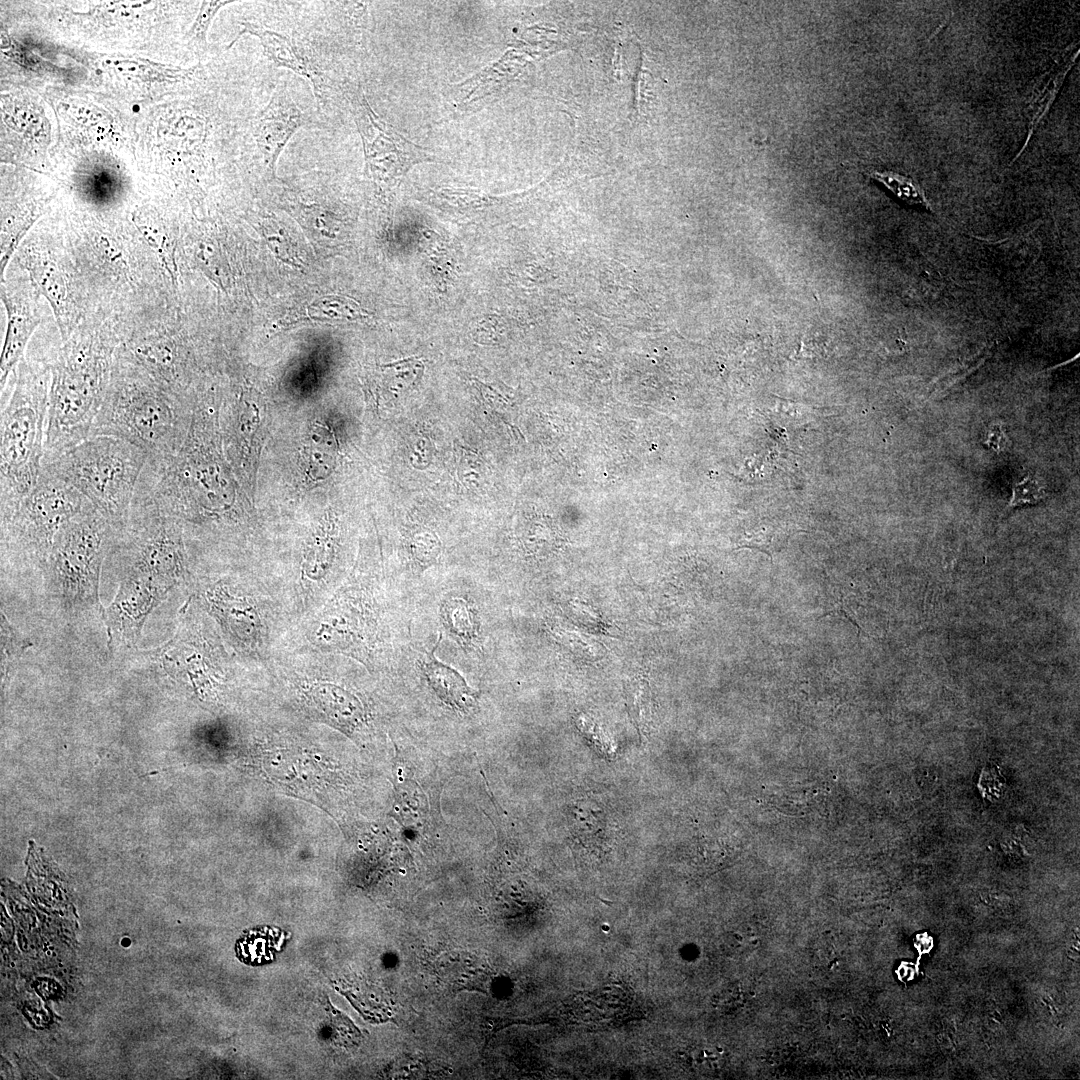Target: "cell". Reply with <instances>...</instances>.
Instances as JSON below:
<instances>
[{
  "instance_id": "1",
  "label": "cell",
  "mask_w": 1080,
  "mask_h": 1080,
  "mask_svg": "<svg viewBox=\"0 0 1080 1080\" xmlns=\"http://www.w3.org/2000/svg\"><path fill=\"white\" fill-rule=\"evenodd\" d=\"M64 343L50 366L43 465L90 437L110 381L105 345L92 338Z\"/></svg>"
},
{
  "instance_id": "2",
  "label": "cell",
  "mask_w": 1080,
  "mask_h": 1080,
  "mask_svg": "<svg viewBox=\"0 0 1080 1080\" xmlns=\"http://www.w3.org/2000/svg\"><path fill=\"white\" fill-rule=\"evenodd\" d=\"M1 409V517L11 513L40 476L51 380L50 367L22 359Z\"/></svg>"
},
{
  "instance_id": "3",
  "label": "cell",
  "mask_w": 1080,
  "mask_h": 1080,
  "mask_svg": "<svg viewBox=\"0 0 1080 1080\" xmlns=\"http://www.w3.org/2000/svg\"><path fill=\"white\" fill-rule=\"evenodd\" d=\"M179 417L167 389L120 357L90 437L125 439L146 451L148 458H161L182 444Z\"/></svg>"
},
{
  "instance_id": "4",
  "label": "cell",
  "mask_w": 1080,
  "mask_h": 1080,
  "mask_svg": "<svg viewBox=\"0 0 1080 1080\" xmlns=\"http://www.w3.org/2000/svg\"><path fill=\"white\" fill-rule=\"evenodd\" d=\"M148 454L118 437L98 435L42 467L73 486L112 526L127 520Z\"/></svg>"
},
{
  "instance_id": "5",
  "label": "cell",
  "mask_w": 1080,
  "mask_h": 1080,
  "mask_svg": "<svg viewBox=\"0 0 1080 1080\" xmlns=\"http://www.w3.org/2000/svg\"><path fill=\"white\" fill-rule=\"evenodd\" d=\"M113 533L93 507L69 521L58 533L42 566L52 595L68 611L104 608L99 581Z\"/></svg>"
},
{
  "instance_id": "6",
  "label": "cell",
  "mask_w": 1080,
  "mask_h": 1080,
  "mask_svg": "<svg viewBox=\"0 0 1080 1080\" xmlns=\"http://www.w3.org/2000/svg\"><path fill=\"white\" fill-rule=\"evenodd\" d=\"M90 507L73 486L42 467L33 489L1 517L2 554L18 564L42 567L60 530Z\"/></svg>"
},
{
  "instance_id": "7",
  "label": "cell",
  "mask_w": 1080,
  "mask_h": 1080,
  "mask_svg": "<svg viewBox=\"0 0 1080 1080\" xmlns=\"http://www.w3.org/2000/svg\"><path fill=\"white\" fill-rule=\"evenodd\" d=\"M346 96L361 137L365 168L381 188L397 186L415 164L435 161L436 156L400 134L371 108L361 85L349 86Z\"/></svg>"
},
{
  "instance_id": "8",
  "label": "cell",
  "mask_w": 1080,
  "mask_h": 1080,
  "mask_svg": "<svg viewBox=\"0 0 1080 1080\" xmlns=\"http://www.w3.org/2000/svg\"><path fill=\"white\" fill-rule=\"evenodd\" d=\"M120 573L119 589L102 616L110 641L131 645L138 640L147 617L172 584L137 572Z\"/></svg>"
},
{
  "instance_id": "9",
  "label": "cell",
  "mask_w": 1080,
  "mask_h": 1080,
  "mask_svg": "<svg viewBox=\"0 0 1080 1080\" xmlns=\"http://www.w3.org/2000/svg\"><path fill=\"white\" fill-rule=\"evenodd\" d=\"M311 123V115L294 100L287 86L278 84L252 123L259 157L271 177L276 178L277 163L288 142Z\"/></svg>"
},
{
  "instance_id": "10",
  "label": "cell",
  "mask_w": 1080,
  "mask_h": 1080,
  "mask_svg": "<svg viewBox=\"0 0 1080 1080\" xmlns=\"http://www.w3.org/2000/svg\"><path fill=\"white\" fill-rule=\"evenodd\" d=\"M258 39L264 55L277 67L286 68L308 81L319 102H325L327 81L324 73L316 67L294 37L275 30L267 29L262 24L250 21L240 23V29L228 44L231 48L244 35Z\"/></svg>"
},
{
  "instance_id": "11",
  "label": "cell",
  "mask_w": 1080,
  "mask_h": 1080,
  "mask_svg": "<svg viewBox=\"0 0 1080 1080\" xmlns=\"http://www.w3.org/2000/svg\"><path fill=\"white\" fill-rule=\"evenodd\" d=\"M1 299L7 312V328L0 364V387L3 392L10 374L15 372L22 361L28 341L40 320L29 309L9 299L3 291Z\"/></svg>"
},
{
  "instance_id": "12",
  "label": "cell",
  "mask_w": 1080,
  "mask_h": 1080,
  "mask_svg": "<svg viewBox=\"0 0 1080 1080\" xmlns=\"http://www.w3.org/2000/svg\"><path fill=\"white\" fill-rule=\"evenodd\" d=\"M439 979L453 990L486 992L492 981V970L481 958L467 952H449L437 962Z\"/></svg>"
},
{
  "instance_id": "13",
  "label": "cell",
  "mask_w": 1080,
  "mask_h": 1080,
  "mask_svg": "<svg viewBox=\"0 0 1080 1080\" xmlns=\"http://www.w3.org/2000/svg\"><path fill=\"white\" fill-rule=\"evenodd\" d=\"M441 637L440 635L437 644L425 655L424 674L431 688L444 703L458 710H467L475 703L477 692L467 685L456 670L435 658L434 652Z\"/></svg>"
},
{
  "instance_id": "14",
  "label": "cell",
  "mask_w": 1080,
  "mask_h": 1080,
  "mask_svg": "<svg viewBox=\"0 0 1080 1080\" xmlns=\"http://www.w3.org/2000/svg\"><path fill=\"white\" fill-rule=\"evenodd\" d=\"M27 270L36 287L50 303L59 324L62 338L65 336L67 314V284L60 268L50 259L32 255L26 261Z\"/></svg>"
},
{
  "instance_id": "15",
  "label": "cell",
  "mask_w": 1080,
  "mask_h": 1080,
  "mask_svg": "<svg viewBox=\"0 0 1080 1080\" xmlns=\"http://www.w3.org/2000/svg\"><path fill=\"white\" fill-rule=\"evenodd\" d=\"M308 695L316 707L343 731L351 732L363 719L360 701L340 687L318 684L311 687Z\"/></svg>"
},
{
  "instance_id": "16",
  "label": "cell",
  "mask_w": 1080,
  "mask_h": 1080,
  "mask_svg": "<svg viewBox=\"0 0 1080 1080\" xmlns=\"http://www.w3.org/2000/svg\"><path fill=\"white\" fill-rule=\"evenodd\" d=\"M624 692L633 723L642 733L648 732L654 711L649 684L642 678L634 677L625 682Z\"/></svg>"
},
{
  "instance_id": "17",
  "label": "cell",
  "mask_w": 1080,
  "mask_h": 1080,
  "mask_svg": "<svg viewBox=\"0 0 1080 1080\" xmlns=\"http://www.w3.org/2000/svg\"><path fill=\"white\" fill-rule=\"evenodd\" d=\"M867 174L908 205L920 206L932 210L924 190L914 179L894 171L886 170H873L869 171Z\"/></svg>"
},
{
  "instance_id": "18",
  "label": "cell",
  "mask_w": 1080,
  "mask_h": 1080,
  "mask_svg": "<svg viewBox=\"0 0 1080 1080\" xmlns=\"http://www.w3.org/2000/svg\"><path fill=\"white\" fill-rule=\"evenodd\" d=\"M135 224L148 246L158 255L172 281L176 283L175 246L169 236L157 224L140 217Z\"/></svg>"
},
{
  "instance_id": "19",
  "label": "cell",
  "mask_w": 1080,
  "mask_h": 1080,
  "mask_svg": "<svg viewBox=\"0 0 1080 1080\" xmlns=\"http://www.w3.org/2000/svg\"><path fill=\"white\" fill-rule=\"evenodd\" d=\"M788 537L783 527L770 523L768 526L752 530L751 533H745L740 547L758 549L772 557L774 552L784 546Z\"/></svg>"
},
{
  "instance_id": "20",
  "label": "cell",
  "mask_w": 1080,
  "mask_h": 1080,
  "mask_svg": "<svg viewBox=\"0 0 1080 1080\" xmlns=\"http://www.w3.org/2000/svg\"><path fill=\"white\" fill-rule=\"evenodd\" d=\"M32 645L23 638L7 620L1 611V667L2 674L7 675L21 654Z\"/></svg>"
},
{
  "instance_id": "21",
  "label": "cell",
  "mask_w": 1080,
  "mask_h": 1080,
  "mask_svg": "<svg viewBox=\"0 0 1080 1080\" xmlns=\"http://www.w3.org/2000/svg\"><path fill=\"white\" fill-rule=\"evenodd\" d=\"M234 1H202L197 16L187 32L188 44L199 48L207 45V33L216 14Z\"/></svg>"
},
{
  "instance_id": "22",
  "label": "cell",
  "mask_w": 1080,
  "mask_h": 1080,
  "mask_svg": "<svg viewBox=\"0 0 1080 1080\" xmlns=\"http://www.w3.org/2000/svg\"><path fill=\"white\" fill-rule=\"evenodd\" d=\"M1043 484L1031 475L1024 477L1013 487L1010 506L1035 504L1044 497Z\"/></svg>"
},
{
  "instance_id": "23",
  "label": "cell",
  "mask_w": 1080,
  "mask_h": 1080,
  "mask_svg": "<svg viewBox=\"0 0 1080 1080\" xmlns=\"http://www.w3.org/2000/svg\"><path fill=\"white\" fill-rule=\"evenodd\" d=\"M1002 776L995 769H984L982 772L979 789H981L984 796L992 799L997 798L1003 791L1004 782Z\"/></svg>"
},
{
  "instance_id": "24",
  "label": "cell",
  "mask_w": 1080,
  "mask_h": 1080,
  "mask_svg": "<svg viewBox=\"0 0 1080 1080\" xmlns=\"http://www.w3.org/2000/svg\"><path fill=\"white\" fill-rule=\"evenodd\" d=\"M1004 442L1005 437L999 427L995 426L993 429L990 430L989 434H987V444L991 448H994V450L998 451L999 449H1001Z\"/></svg>"
},
{
  "instance_id": "25",
  "label": "cell",
  "mask_w": 1080,
  "mask_h": 1080,
  "mask_svg": "<svg viewBox=\"0 0 1080 1080\" xmlns=\"http://www.w3.org/2000/svg\"><path fill=\"white\" fill-rule=\"evenodd\" d=\"M933 945L932 939L927 935H921L917 939V947L921 952H927Z\"/></svg>"
},
{
  "instance_id": "26",
  "label": "cell",
  "mask_w": 1080,
  "mask_h": 1080,
  "mask_svg": "<svg viewBox=\"0 0 1080 1080\" xmlns=\"http://www.w3.org/2000/svg\"><path fill=\"white\" fill-rule=\"evenodd\" d=\"M899 977L908 980L913 977L914 969L909 965H902L898 970Z\"/></svg>"
}]
</instances>
